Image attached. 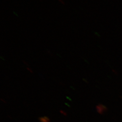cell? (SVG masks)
I'll use <instances>...</instances> for the list:
<instances>
[{
	"label": "cell",
	"instance_id": "3",
	"mask_svg": "<svg viewBox=\"0 0 122 122\" xmlns=\"http://www.w3.org/2000/svg\"><path fill=\"white\" fill-rule=\"evenodd\" d=\"M26 69H27V70L29 72H30V73H33V69H32L31 68H30V67H26Z\"/></svg>",
	"mask_w": 122,
	"mask_h": 122
},
{
	"label": "cell",
	"instance_id": "2",
	"mask_svg": "<svg viewBox=\"0 0 122 122\" xmlns=\"http://www.w3.org/2000/svg\"><path fill=\"white\" fill-rule=\"evenodd\" d=\"M60 112L61 114H62V115L64 116H66V117L67 116V113L66 112L64 111V110H60Z\"/></svg>",
	"mask_w": 122,
	"mask_h": 122
},
{
	"label": "cell",
	"instance_id": "1",
	"mask_svg": "<svg viewBox=\"0 0 122 122\" xmlns=\"http://www.w3.org/2000/svg\"><path fill=\"white\" fill-rule=\"evenodd\" d=\"M38 120L40 122H51V120L47 116H43L38 118Z\"/></svg>",
	"mask_w": 122,
	"mask_h": 122
},
{
	"label": "cell",
	"instance_id": "6",
	"mask_svg": "<svg viewBox=\"0 0 122 122\" xmlns=\"http://www.w3.org/2000/svg\"><path fill=\"white\" fill-rule=\"evenodd\" d=\"M83 81H85V82H86V83H88V82H87V81H86V79H83Z\"/></svg>",
	"mask_w": 122,
	"mask_h": 122
},
{
	"label": "cell",
	"instance_id": "4",
	"mask_svg": "<svg viewBox=\"0 0 122 122\" xmlns=\"http://www.w3.org/2000/svg\"><path fill=\"white\" fill-rule=\"evenodd\" d=\"M58 1L62 4L65 5V2L64 1V0H58Z\"/></svg>",
	"mask_w": 122,
	"mask_h": 122
},
{
	"label": "cell",
	"instance_id": "5",
	"mask_svg": "<svg viewBox=\"0 0 122 122\" xmlns=\"http://www.w3.org/2000/svg\"><path fill=\"white\" fill-rule=\"evenodd\" d=\"M1 101H2V102L4 103H6V101L5 100V99H3V98H1Z\"/></svg>",
	"mask_w": 122,
	"mask_h": 122
}]
</instances>
